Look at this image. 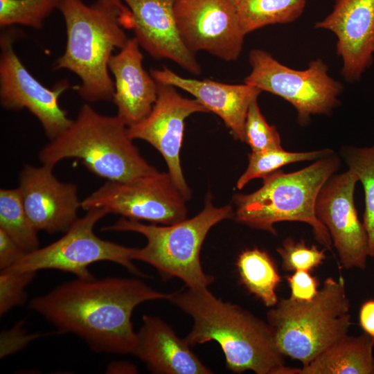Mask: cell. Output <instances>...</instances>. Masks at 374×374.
Instances as JSON below:
<instances>
[{
    "label": "cell",
    "mask_w": 374,
    "mask_h": 374,
    "mask_svg": "<svg viewBox=\"0 0 374 374\" xmlns=\"http://www.w3.org/2000/svg\"><path fill=\"white\" fill-rule=\"evenodd\" d=\"M246 35L263 27L286 24L299 19L308 0H234Z\"/></svg>",
    "instance_id": "cell-23"
},
{
    "label": "cell",
    "mask_w": 374,
    "mask_h": 374,
    "mask_svg": "<svg viewBox=\"0 0 374 374\" xmlns=\"http://www.w3.org/2000/svg\"><path fill=\"white\" fill-rule=\"evenodd\" d=\"M132 355L153 373L211 374L184 339L160 318L143 315Z\"/></svg>",
    "instance_id": "cell-20"
},
{
    "label": "cell",
    "mask_w": 374,
    "mask_h": 374,
    "mask_svg": "<svg viewBox=\"0 0 374 374\" xmlns=\"http://www.w3.org/2000/svg\"><path fill=\"white\" fill-rule=\"evenodd\" d=\"M289 283L290 298L299 301L312 300L318 293L319 281L309 271L299 270L285 276Z\"/></svg>",
    "instance_id": "cell-31"
},
{
    "label": "cell",
    "mask_w": 374,
    "mask_h": 374,
    "mask_svg": "<svg viewBox=\"0 0 374 374\" xmlns=\"http://www.w3.org/2000/svg\"><path fill=\"white\" fill-rule=\"evenodd\" d=\"M107 214L102 208L87 211L60 239L26 253L14 265L1 271L37 272L51 269L71 273L78 278L91 279L94 277L89 271L90 265L109 261L143 277V274L132 262L136 248L105 240L95 234V224Z\"/></svg>",
    "instance_id": "cell-9"
},
{
    "label": "cell",
    "mask_w": 374,
    "mask_h": 374,
    "mask_svg": "<svg viewBox=\"0 0 374 374\" xmlns=\"http://www.w3.org/2000/svg\"><path fill=\"white\" fill-rule=\"evenodd\" d=\"M175 20L186 46L224 61L236 60L247 35L234 0H174Z\"/></svg>",
    "instance_id": "cell-12"
},
{
    "label": "cell",
    "mask_w": 374,
    "mask_h": 374,
    "mask_svg": "<svg viewBox=\"0 0 374 374\" xmlns=\"http://www.w3.org/2000/svg\"><path fill=\"white\" fill-rule=\"evenodd\" d=\"M245 142L252 152L281 149L280 134L274 125H269L262 115L258 98L249 105L244 125Z\"/></svg>",
    "instance_id": "cell-28"
},
{
    "label": "cell",
    "mask_w": 374,
    "mask_h": 374,
    "mask_svg": "<svg viewBox=\"0 0 374 374\" xmlns=\"http://www.w3.org/2000/svg\"><path fill=\"white\" fill-rule=\"evenodd\" d=\"M0 229L25 253L39 248V231L26 213L18 188L0 190Z\"/></svg>",
    "instance_id": "cell-24"
},
{
    "label": "cell",
    "mask_w": 374,
    "mask_h": 374,
    "mask_svg": "<svg viewBox=\"0 0 374 374\" xmlns=\"http://www.w3.org/2000/svg\"><path fill=\"white\" fill-rule=\"evenodd\" d=\"M314 28L335 35L342 77L348 82L359 81L374 60V0H335L332 11Z\"/></svg>",
    "instance_id": "cell-15"
},
{
    "label": "cell",
    "mask_w": 374,
    "mask_h": 374,
    "mask_svg": "<svg viewBox=\"0 0 374 374\" xmlns=\"http://www.w3.org/2000/svg\"><path fill=\"white\" fill-rule=\"evenodd\" d=\"M57 9L65 21L67 40L53 69L75 73L81 83L75 89L87 102L112 100L115 88L109 61L114 50L123 48L129 39L123 30L131 29L126 17L105 0L90 6L82 0H61Z\"/></svg>",
    "instance_id": "cell-3"
},
{
    "label": "cell",
    "mask_w": 374,
    "mask_h": 374,
    "mask_svg": "<svg viewBox=\"0 0 374 374\" xmlns=\"http://www.w3.org/2000/svg\"><path fill=\"white\" fill-rule=\"evenodd\" d=\"M276 251L282 260V268L287 271H310L326 259L324 248L320 250L314 244L308 247L304 240L295 241L292 238H286Z\"/></svg>",
    "instance_id": "cell-29"
},
{
    "label": "cell",
    "mask_w": 374,
    "mask_h": 374,
    "mask_svg": "<svg viewBox=\"0 0 374 374\" xmlns=\"http://www.w3.org/2000/svg\"><path fill=\"white\" fill-rule=\"evenodd\" d=\"M14 37L7 31L0 38L1 105L9 110L27 109L38 119L50 141L53 140L73 121L59 105L60 95L70 88L69 82L62 80L52 89L41 84L15 52Z\"/></svg>",
    "instance_id": "cell-11"
},
{
    "label": "cell",
    "mask_w": 374,
    "mask_h": 374,
    "mask_svg": "<svg viewBox=\"0 0 374 374\" xmlns=\"http://www.w3.org/2000/svg\"><path fill=\"white\" fill-rule=\"evenodd\" d=\"M334 152L299 170L280 169L264 177L262 186L249 194L235 193L233 219L251 229L276 235L280 222H301L311 226L314 239L327 251L332 242L326 227L315 213V204L323 185L339 169Z\"/></svg>",
    "instance_id": "cell-4"
},
{
    "label": "cell",
    "mask_w": 374,
    "mask_h": 374,
    "mask_svg": "<svg viewBox=\"0 0 374 374\" xmlns=\"http://www.w3.org/2000/svg\"><path fill=\"white\" fill-rule=\"evenodd\" d=\"M350 170L333 174L321 187L315 204V213L326 227L342 267L364 269L368 255V238L359 220L355 204L358 182Z\"/></svg>",
    "instance_id": "cell-13"
},
{
    "label": "cell",
    "mask_w": 374,
    "mask_h": 374,
    "mask_svg": "<svg viewBox=\"0 0 374 374\" xmlns=\"http://www.w3.org/2000/svg\"><path fill=\"white\" fill-rule=\"evenodd\" d=\"M53 168L25 166L18 188L26 213L38 231L65 233L78 220L81 201L77 186L59 181Z\"/></svg>",
    "instance_id": "cell-16"
},
{
    "label": "cell",
    "mask_w": 374,
    "mask_h": 374,
    "mask_svg": "<svg viewBox=\"0 0 374 374\" xmlns=\"http://www.w3.org/2000/svg\"><path fill=\"white\" fill-rule=\"evenodd\" d=\"M342 156L348 169L363 186L365 208L362 222L368 238V255L374 257V145L344 148Z\"/></svg>",
    "instance_id": "cell-25"
},
{
    "label": "cell",
    "mask_w": 374,
    "mask_h": 374,
    "mask_svg": "<svg viewBox=\"0 0 374 374\" xmlns=\"http://www.w3.org/2000/svg\"><path fill=\"white\" fill-rule=\"evenodd\" d=\"M61 0H0V25L21 24L40 29Z\"/></svg>",
    "instance_id": "cell-27"
},
{
    "label": "cell",
    "mask_w": 374,
    "mask_h": 374,
    "mask_svg": "<svg viewBox=\"0 0 374 374\" xmlns=\"http://www.w3.org/2000/svg\"><path fill=\"white\" fill-rule=\"evenodd\" d=\"M136 368L127 362H114L107 366V373H136Z\"/></svg>",
    "instance_id": "cell-34"
},
{
    "label": "cell",
    "mask_w": 374,
    "mask_h": 374,
    "mask_svg": "<svg viewBox=\"0 0 374 374\" xmlns=\"http://www.w3.org/2000/svg\"><path fill=\"white\" fill-rule=\"evenodd\" d=\"M169 296L137 278H77L33 298L29 307L60 332L80 337L94 351L125 355L132 354L136 341L131 319L134 308Z\"/></svg>",
    "instance_id": "cell-1"
},
{
    "label": "cell",
    "mask_w": 374,
    "mask_h": 374,
    "mask_svg": "<svg viewBox=\"0 0 374 374\" xmlns=\"http://www.w3.org/2000/svg\"><path fill=\"white\" fill-rule=\"evenodd\" d=\"M168 301L193 320L186 342L192 347L216 341L232 372L298 374L299 368L286 366L269 323L240 306L217 298L207 287L170 293Z\"/></svg>",
    "instance_id": "cell-2"
},
{
    "label": "cell",
    "mask_w": 374,
    "mask_h": 374,
    "mask_svg": "<svg viewBox=\"0 0 374 374\" xmlns=\"http://www.w3.org/2000/svg\"><path fill=\"white\" fill-rule=\"evenodd\" d=\"M236 265L240 282L247 291L267 307L275 306L281 276L269 253L258 248L245 249L238 256Z\"/></svg>",
    "instance_id": "cell-22"
},
{
    "label": "cell",
    "mask_w": 374,
    "mask_h": 374,
    "mask_svg": "<svg viewBox=\"0 0 374 374\" xmlns=\"http://www.w3.org/2000/svg\"><path fill=\"white\" fill-rule=\"evenodd\" d=\"M233 213L231 205L215 206L208 193L204 208L192 218L157 226L122 217L102 230L143 235L147 243L136 249L134 260L150 265L164 278L182 280L187 287H208L214 278L202 269L199 258L202 244L210 229L224 220L233 218Z\"/></svg>",
    "instance_id": "cell-7"
},
{
    "label": "cell",
    "mask_w": 374,
    "mask_h": 374,
    "mask_svg": "<svg viewBox=\"0 0 374 374\" xmlns=\"http://www.w3.org/2000/svg\"><path fill=\"white\" fill-rule=\"evenodd\" d=\"M344 278H326L310 301L280 299L267 322L280 352L306 365L348 334L352 324Z\"/></svg>",
    "instance_id": "cell-6"
},
{
    "label": "cell",
    "mask_w": 374,
    "mask_h": 374,
    "mask_svg": "<svg viewBox=\"0 0 374 374\" xmlns=\"http://www.w3.org/2000/svg\"><path fill=\"white\" fill-rule=\"evenodd\" d=\"M37 272L1 271L0 315L3 316L14 307L22 304L26 299L25 289Z\"/></svg>",
    "instance_id": "cell-30"
},
{
    "label": "cell",
    "mask_w": 374,
    "mask_h": 374,
    "mask_svg": "<svg viewBox=\"0 0 374 374\" xmlns=\"http://www.w3.org/2000/svg\"><path fill=\"white\" fill-rule=\"evenodd\" d=\"M127 127L117 115H103L84 104L70 126L41 150L39 159L53 168L63 159L77 158L92 173L110 181L156 172L133 144Z\"/></svg>",
    "instance_id": "cell-5"
},
{
    "label": "cell",
    "mask_w": 374,
    "mask_h": 374,
    "mask_svg": "<svg viewBox=\"0 0 374 374\" xmlns=\"http://www.w3.org/2000/svg\"><path fill=\"white\" fill-rule=\"evenodd\" d=\"M130 10L134 37L157 60H168L195 75L201 66L180 35L173 10L174 0H122Z\"/></svg>",
    "instance_id": "cell-17"
},
{
    "label": "cell",
    "mask_w": 374,
    "mask_h": 374,
    "mask_svg": "<svg viewBox=\"0 0 374 374\" xmlns=\"http://www.w3.org/2000/svg\"><path fill=\"white\" fill-rule=\"evenodd\" d=\"M186 201L169 173L157 170L132 180H108L80 205L86 211L102 208L130 220L169 225L187 218Z\"/></svg>",
    "instance_id": "cell-10"
},
{
    "label": "cell",
    "mask_w": 374,
    "mask_h": 374,
    "mask_svg": "<svg viewBox=\"0 0 374 374\" xmlns=\"http://www.w3.org/2000/svg\"><path fill=\"white\" fill-rule=\"evenodd\" d=\"M334 153L330 148L308 152H288L281 149L252 152L248 154V166L236 183L242 189L253 179L262 178L278 170L286 165L307 161H317Z\"/></svg>",
    "instance_id": "cell-26"
},
{
    "label": "cell",
    "mask_w": 374,
    "mask_h": 374,
    "mask_svg": "<svg viewBox=\"0 0 374 374\" xmlns=\"http://www.w3.org/2000/svg\"><path fill=\"white\" fill-rule=\"evenodd\" d=\"M359 324L364 331L374 337V300L363 303L359 310Z\"/></svg>",
    "instance_id": "cell-33"
},
{
    "label": "cell",
    "mask_w": 374,
    "mask_h": 374,
    "mask_svg": "<svg viewBox=\"0 0 374 374\" xmlns=\"http://www.w3.org/2000/svg\"><path fill=\"white\" fill-rule=\"evenodd\" d=\"M26 253L0 229V269L6 270L14 265Z\"/></svg>",
    "instance_id": "cell-32"
},
{
    "label": "cell",
    "mask_w": 374,
    "mask_h": 374,
    "mask_svg": "<svg viewBox=\"0 0 374 374\" xmlns=\"http://www.w3.org/2000/svg\"><path fill=\"white\" fill-rule=\"evenodd\" d=\"M150 71L156 81L191 94L208 112H213L223 121L235 139L245 142L244 125L248 109L251 102L262 93L260 89L245 83L234 84L210 79L184 78L166 66Z\"/></svg>",
    "instance_id": "cell-18"
},
{
    "label": "cell",
    "mask_w": 374,
    "mask_h": 374,
    "mask_svg": "<svg viewBox=\"0 0 374 374\" xmlns=\"http://www.w3.org/2000/svg\"><path fill=\"white\" fill-rule=\"evenodd\" d=\"M374 337L366 332L345 335L306 365L298 374H374Z\"/></svg>",
    "instance_id": "cell-21"
},
{
    "label": "cell",
    "mask_w": 374,
    "mask_h": 374,
    "mask_svg": "<svg viewBox=\"0 0 374 374\" xmlns=\"http://www.w3.org/2000/svg\"><path fill=\"white\" fill-rule=\"evenodd\" d=\"M108 3H110L116 6H117L124 14L125 17H126L128 23L130 24V26L131 27V29L133 28V19H132V15L129 10V8L125 5V3L122 1V0H105Z\"/></svg>",
    "instance_id": "cell-35"
},
{
    "label": "cell",
    "mask_w": 374,
    "mask_h": 374,
    "mask_svg": "<svg viewBox=\"0 0 374 374\" xmlns=\"http://www.w3.org/2000/svg\"><path fill=\"white\" fill-rule=\"evenodd\" d=\"M143 60L140 45L134 37L109 61V70L114 77L112 100L117 116L127 126L147 116L157 98V82L143 68Z\"/></svg>",
    "instance_id": "cell-19"
},
{
    "label": "cell",
    "mask_w": 374,
    "mask_h": 374,
    "mask_svg": "<svg viewBox=\"0 0 374 374\" xmlns=\"http://www.w3.org/2000/svg\"><path fill=\"white\" fill-rule=\"evenodd\" d=\"M157 84V98L151 112L141 121L128 126V134L132 140H143L159 152L166 163L168 172L188 200L191 190L180 161L184 122L193 114L208 111L196 99L182 96L175 87L160 82Z\"/></svg>",
    "instance_id": "cell-14"
},
{
    "label": "cell",
    "mask_w": 374,
    "mask_h": 374,
    "mask_svg": "<svg viewBox=\"0 0 374 374\" xmlns=\"http://www.w3.org/2000/svg\"><path fill=\"white\" fill-rule=\"evenodd\" d=\"M251 70L244 83L278 96L296 109L298 123L305 126L314 115H330L340 104L343 84L332 78L321 58L304 70L284 65L271 53L253 48L249 53Z\"/></svg>",
    "instance_id": "cell-8"
}]
</instances>
